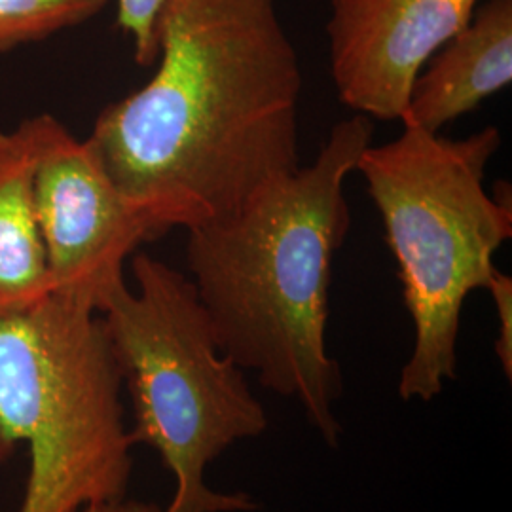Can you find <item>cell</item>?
I'll use <instances>...</instances> for the list:
<instances>
[{
	"mask_svg": "<svg viewBox=\"0 0 512 512\" xmlns=\"http://www.w3.org/2000/svg\"><path fill=\"white\" fill-rule=\"evenodd\" d=\"M512 82V0H484L414 80L401 124L440 133Z\"/></svg>",
	"mask_w": 512,
	"mask_h": 512,
	"instance_id": "cell-8",
	"label": "cell"
},
{
	"mask_svg": "<svg viewBox=\"0 0 512 512\" xmlns=\"http://www.w3.org/2000/svg\"><path fill=\"white\" fill-rule=\"evenodd\" d=\"M122 374L97 311L59 294L0 315V467L21 444L18 512H74L126 497L133 442Z\"/></svg>",
	"mask_w": 512,
	"mask_h": 512,
	"instance_id": "cell-5",
	"label": "cell"
},
{
	"mask_svg": "<svg viewBox=\"0 0 512 512\" xmlns=\"http://www.w3.org/2000/svg\"><path fill=\"white\" fill-rule=\"evenodd\" d=\"M59 124L52 114H38L0 131V315L52 294L35 211V171Z\"/></svg>",
	"mask_w": 512,
	"mask_h": 512,
	"instance_id": "cell-9",
	"label": "cell"
},
{
	"mask_svg": "<svg viewBox=\"0 0 512 512\" xmlns=\"http://www.w3.org/2000/svg\"><path fill=\"white\" fill-rule=\"evenodd\" d=\"M156 71L88 143L152 239L239 211L300 169L302 69L277 0H167Z\"/></svg>",
	"mask_w": 512,
	"mask_h": 512,
	"instance_id": "cell-1",
	"label": "cell"
},
{
	"mask_svg": "<svg viewBox=\"0 0 512 512\" xmlns=\"http://www.w3.org/2000/svg\"><path fill=\"white\" fill-rule=\"evenodd\" d=\"M74 512H162L158 505L145 503V501H135V499H114V501H105V503H93L88 507H82Z\"/></svg>",
	"mask_w": 512,
	"mask_h": 512,
	"instance_id": "cell-13",
	"label": "cell"
},
{
	"mask_svg": "<svg viewBox=\"0 0 512 512\" xmlns=\"http://www.w3.org/2000/svg\"><path fill=\"white\" fill-rule=\"evenodd\" d=\"M494 298L497 319H499V336L495 342V353L503 368L507 380H512V279L499 272L490 281L488 289Z\"/></svg>",
	"mask_w": 512,
	"mask_h": 512,
	"instance_id": "cell-12",
	"label": "cell"
},
{
	"mask_svg": "<svg viewBox=\"0 0 512 512\" xmlns=\"http://www.w3.org/2000/svg\"><path fill=\"white\" fill-rule=\"evenodd\" d=\"M372 137V120L353 114L310 165L236 213L186 230L188 277L220 349L296 401L329 448L342 439L334 406L344 391L327 348L332 260L351 226L344 184Z\"/></svg>",
	"mask_w": 512,
	"mask_h": 512,
	"instance_id": "cell-2",
	"label": "cell"
},
{
	"mask_svg": "<svg viewBox=\"0 0 512 512\" xmlns=\"http://www.w3.org/2000/svg\"><path fill=\"white\" fill-rule=\"evenodd\" d=\"M480 0H330V74L366 118L403 120L425 63L465 29Z\"/></svg>",
	"mask_w": 512,
	"mask_h": 512,
	"instance_id": "cell-7",
	"label": "cell"
},
{
	"mask_svg": "<svg viewBox=\"0 0 512 512\" xmlns=\"http://www.w3.org/2000/svg\"><path fill=\"white\" fill-rule=\"evenodd\" d=\"M501 147L494 126L465 139L403 124L397 139L365 148L357 173L376 205L395 256L414 348L401 370L399 397L431 403L458 380V338L467 296L488 289L494 256L512 236L505 183L484 188Z\"/></svg>",
	"mask_w": 512,
	"mask_h": 512,
	"instance_id": "cell-3",
	"label": "cell"
},
{
	"mask_svg": "<svg viewBox=\"0 0 512 512\" xmlns=\"http://www.w3.org/2000/svg\"><path fill=\"white\" fill-rule=\"evenodd\" d=\"M131 274L137 287L116 289L99 315L131 399L129 439L175 478L162 512H255L251 495L209 488L205 471L268 431L266 408L220 349L188 275L147 253L133 255Z\"/></svg>",
	"mask_w": 512,
	"mask_h": 512,
	"instance_id": "cell-4",
	"label": "cell"
},
{
	"mask_svg": "<svg viewBox=\"0 0 512 512\" xmlns=\"http://www.w3.org/2000/svg\"><path fill=\"white\" fill-rule=\"evenodd\" d=\"M116 25L131 38L137 65L158 59V18L167 0H116Z\"/></svg>",
	"mask_w": 512,
	"mask_h": 512,
	"instance_id": "cell-11",
	"label": "cell"
},
{
	"mask_svg": "<svg viewBox=\"0 0 512 512\" xmlns=\"http://www.w3.org/2000/svg\"><path fill=\"white\" fill-rule=\"evenodd\" d=\"M110 0H0V54L99 16Z\"/></svg>",
	"mask_w": 512,
	"mask_h": 512,
	"instance_id": "cell-10",
	"label": "cell"
},
{
	"mask_svg": "<svg viewBox=\"0 0 512 512\" xmlns=\"http://www.w3.org/2000/svg\"><path fill=\"white\" fill-rule=\"evenodd\" d=\"M35 211L52 293L101 311L150 228L112 183L92 145L59 124L35 171Z\"/></svg>",
	"mask_w": 512,
	"mask_h": 512,
	"instance_id": "cell-6",
	"label": "cell"
}]
</instances>
